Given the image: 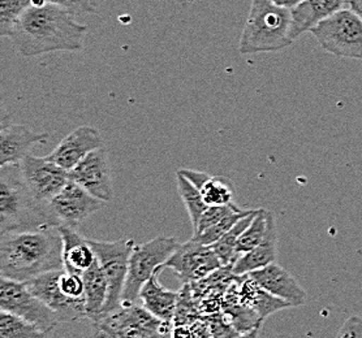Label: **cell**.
I'll use <instances>...</instances> for the list:
<instances>
[{
    "label": "cell",
    "mask_w": 362,
    "mask_h": 338,
    "mask_svg": "<svg viewBox=\"0 0 362 338\" xmlns=\"http://www.w3.org/2000/svg\"><path fill=\"white\" fill-rule=\"evenodd\" d=\"M86 30L88 28L76 20L74 12L45 0H34L9 38L23 56L33 58L58 51L83 50Z\"/></svg>",
    "instance_id": "1"
},
{
    "label": "cell",
    "mask_w": 362,
    "mask_h": 338,
    "mask_svg": "<svg viewBox=\"0 0 362 338\" xmlns=\"http://www.w3.org/2000/svg\"><path fill=\"white\" fill-rule=\"evenodd\" d=\"M59 270H64L63 239L59 227L1 234V277L26 282L43 273Z\"/></svg>",
    "instance_id": "2"
},
{
    "label": "cell",
    "mask_w": 362,
    "mask_h": 338,
    "mask_svg": "<svg viewBox=\"0 0 362 338\" xmlns=\"http://www.w3.org/2000/svg\"><path fill=\"white\" fill-rule=\"evenodd\" d=\"M58 227L49 206L37 202L26 189L20 167L6 165L0 172V231H32Z\"/></svg>",
    "instance_id": "3"
},
{
    "label": "cell",
    "mask_w": 362,
    "mask_h": 338,
    "mask_svg": "<svg viewBox=\"0 0 362 338\" xmlns=\"http://www.w3.org/2000/svg\"><path fill=\"white\" fill-rule=\"evenodd\" d=\"M291 29V9L280 7L272 0H253L240 38V54L284 50L293 43Z\"/></svg>",
    "instance_id": "4"
},
{
    "label": "cell",
    "mask_w": 362,
    "mask_h": 338,
    "mask_svg": "<svg viewBox=\"0 0 362 338\" xmlns=\"http://www.w3.org/2000/svg\"><path fill=\"white\" fill-rule=\"evenodd\" d=\"M93 338H173V322H163L142 306L123 302L91 320Z\"/></svg>",
    "instance_id": "5"
},
{
    "label": "cell",
    "mask_w": 362,
    "mask_h": 338,
    "mask_svg": "<svg viewBox=\"0 0 362 338\" xmlns=\"http://www.w3.org/2000/svg\"><path fill=\"white\" fill-rule=\"evenodd\" d=\"M179 242L175 237L160 236L145 243L136 245L129 258L128 276L124 286L122 303H136L140 298L142 286L156 273L165 268L167 260L179 248Z\"/></svg>",
    "instance_id": "6"
},
{
    "label": "cell",
    "mask_w": 362,
    "mask_h": 338,
    "mask_svg": "<svg viewBox=\"0 0 362 338\" xmlns=\"http://www.w3.org/2000/svg\"><path fill=\"white\" fill-rule=\"evenodd\" d=\"M323 50L339 58L362 60V20L344 8L310 30Z\"/></svg>",
    "instance_id": "7"
},
{
    "label": "cell",
    "mask_w": 362,
    "mask_h": 338,
    "mask_svg": "<svg viewBox=\"0 0 362 338\" xmlns=\"http://www.w3.org/2000/svg\"><path fill=\"white\" fill-rule=\"evenodd\" d=\"M89 241L108 282L107 302L100 313L103 315L122 305L124 286L128 276L129 258L136 243L132 239L117 241H97L89 239Z\"/></svg>",
    "instance_id": "8"
},
{
    "label": "cell",
    "mask_w": 362,
    "mask_h": 338,
    "mask_svg": "<svg viewBox=\"0 0 362 338\" xmlns=\"http://www.w3.org/2000/svg\"><path fill=\"white\" fill-rule=\"evenodd\" d=\"M0 310L32 322L46 333H51L62 322L58 313L35 297L25 282L4 277L0 279Z\"/></svg>",
    "instance_id": "9"
},
{
    "label": "cell",
    "mask_w": 362,
    "mask_h": 338,
    "mask_svg": "<svg viewBox=\"0 0 362 338\" xmlns=\"http://www.w3.org/2000/svg\"><path fill=\"white\" fill-rule=\"evenodd\" d=\"M26 189L37 202L49 206V200L66 188L69 172L47 157H33L29 154L18 164Z\"/></svg>",
    "instance_id": "10"
},
{
    "label": "cell",
    "mask_w": 362,
    "mask_h": 338,
    "mask_svg": "<svg viewBox=\"0 0 362 338\" xmlns=\"http://www.w3.org/2000/svg\"><path fill=\"white\" fill-rule=\"evenodd\" d=\"M103 203L76 182L69 181L58 195L49 200V211L58 227L64 225L77 229L88 217L98 212Z\"/></svg>",
    "instance_id": "11"
},
{
    "label": "cell",
    "mask_w": 362,
    "mask_h": 338,
    "mask_svg": "<svg viewBox=\"0 0 362 338\" xmlns=\"http://www.w3.org/2000/svg\"><path fill=\"white\" fill-rule=\"evenodd\" d=\"M165 267L173 270L184 284H192L221 270L223 264L211 246H206L190 239L179 245L177 250L167 260Z\"/></svg>",
    "instance_id": "12"
},
{
    "label": "cell",
    "mask_w": 362,
    "mask_h": 338,
    "mask_svg": "<svg viewBox=\"0 0 362 338\" xmlns=\"http://www.w3.org/2000/svg\"><path fill=\"white\" fill-rule=\"evenodd\" d=\"M59 271L43 273L38 277L26 281L25 285L33 293L34 296L40 298L45 305L49 307L54 313H58L62 322H77L81 319H88V310H86V299L83 301H74L66 297L62 291L59 279Z\"/></svg>",
    "instance_id": "13"
},
{
    "label": "cell",
    "mask_w": 362,
    "mask_h": 338,
    "mask_svg": "<svg viewBox=\"0 0 362 338\" xmlns=\"http://www.w3.org/2000/svg\"><path fill=\"white\" fill-rule=\"evenodd\" d=\"M69 180L105 203L114 198L111 168L105 147L93 151L69 171Z\"/></svg>",
    "instance_id": "14"
},
{
    "label": "cell",
    "mask_w": 362,
    "mask_h": 338,
    "mask_svg": "<svg viewBox=\"0 0 362 338\" xmlns=\"http://www.w3.org/2000/svg\"><path fill=\"white\" fill-rule=\"evenodd\" d=\"M102 147L105 142L100 133L90 125H83L69 133L46 157L69 172L90 152Z\"/></svg>",
    "instance_id": "15"
},
{
    "label": "cell",
    "mask_w": 362,
    "mask_h": 338,
    "mask_svg": "<svg viewBox=\"0 0 362 338\" xmlns=\"http://www.w3.org/2000/svg\"><path fill=\"white\" fill-rule=\"evenodd\" d=\"M250 277L275 297L281 298L292 307L305 305L306 291L291 273L276 263L249 273Z\"/></svg>",
    "instance_id": "16"
},
{
    "label": "cell",
    "mask_w": 362,
    "mask_h": 338,
    "mask_svg": "<svg viewBox=\"0 0 362 338\" xmlns=\"http://www.w3.org/2000/svg\"><path fill=\"white\" fill-rule=\"evenodd\" d=\"M47 133L32 132L24 125L11 124L0 132V167L18 165L37 143L47 142Z\"/></svg>",
    "instance_id": "17"
},
{
    "label": "cell",
    "mask_w": 362,
    "mask_h": 338,
    "mask_svg": "<svg viewBox=\"0 0 362 338\" xmlns=\"http://www.w3.org/2000/svg\"><path fill=\"white\" fill-rule=\"evenodd\" d=\"M349 0H304L301 4L291 9L292 29L291 35L295 41L301 34L310 32L321 21L335 15L348 6Z\"/></svg>",
    "instance_id": "18"
},
{
    "label": "cell",
    "mask_w": 362,
    "mask_h": 338,
    "mask_svg": "<svg viewBox=\"0 0 362 338\" xmlns=\"http://www.w3.org/2000/svg\"><path fill=\"white\" fill-rule=\"evenodd\" d=\"M276 254H278V233H276L274 215L269 211L267 228H266L264 239L249 253L240 256L238 262L232 267V272L236 276H245L249 273L255 272L257 270H261L270 264L275 263Z\"/></svg>",
    "instance_id": "19"
},
{
    "label": "cell",
    "mask_w": 362,
    "mask_h": 338,
    "mask_svg": "<svg viewBox=\"0 0 362 338\" xmlns=\"http://www.w3.org/2000/svg\"><path fill=\"white\" fill-rule=\"evenodd\" d=\"M63 239V262L66 272L83 274L97 262L95 251L89 239H85L78 229L60 225Z\"/></svg>",
    "instance_id": "20"
},
{
    "label": "cell",
    "mask_w": 362,
    "mask_h": 338,
    "mask_svg": "<svg viewBox=\"0 0 362 338\" xmlns=\"http://www.w3.org/2000/svg\"><path fill=\"white\" fill-rule=\"evenodd\" d=\"M159 272L156 273L150 280L142 286L140 291V299L142 306L148 310V313L157 316L158 319L163 322H173L175 313L177 308L179 293L168 290L160 285L159 282Z\"/></svg>",
    "instance_id": "21"
},
{
    "label": "cell",
    "mask_w": 362,
    "mask_h": 338,
    "mask_svg": "<svg viewBox=\"0 0 362 338\" xmlns=\"http://www.w3.org/2000/svg\"><path fill=\"white\" fill-rule=\"evenodd\" d=\"M239 298L243 305L252 308L264 320L276 311L292 307L288 302L272 296V293L259 286L250 274L239 276Z\"/></svg>",
    "instance_id": "22"
},
{
    "label": "cell",
    "mask_w": 362,
    "mask_h": 338,
    "mask_svg": "<svg viewBox=\"0 0 362 338\" xmlns=\"http://www.w3.org/2000/svg\"><path fill=\"white\" fill-rule=\"evenodd\" d=\"M179 172L197 186L207 206H227L232 203L233 189L226 177L210 176L193 169H180Z\"/></svg>",
    "instance_id": "23"
},
{
    "label": "cell",
    "mask_w": 362,
    "mask_h": 338,
    "mask_svg": "<svg viewBox=\"0 0 362 338\" xmlns=\"http://www.w3.org/2000/svg\"><path fill=\"white\" fill-rule=\"evenodd\" d=\"M81 276H83V286H85L88 319L94 320L102 313L107 302V279L99 264L98 259Z\"/></svg>",
    "instance_id": "24"
},
{
    "label": "cell",
    "mask_w": 362,
    "mask_h": 338,
    "mask_svg": "<svg viewBox=\"0 0 362 338\" xmlns=\"http://www.w3.org/2000/svg\"><path fill=\"white\" fill-rule=\"evenodd\" d=\"M257 211L258 210H255L253 214L243 217L232 229L227 231L223 237H221L215 243L211 245V248L214 250L215 254L222 262L223 267H230L232 268L233 264L238 262L239 256L236 254V250H238L240 236L247 229L249 224L253 222Z\"/></svg>",
    "instance_id": "25"
},
{
    "label": "cell",
    "mask_w": 362,
    "mask_h": 338,
    "mask_svg": "<svg viewBox=\"0 0 362 338\" xmlns=\"http://www.w3.org/2000/svg\"><path fill=\"white\" fill-rule=\"evenodd\" d=\"M176 183H177V190L180 194L181 200L184 202L185 208L189 214L190 222L193 228H197L198 223L201 216L204 215L206 210H207V205H206L204 197L201 194V191L198 189L196 185H193L192 182L177 171L176 174Z\"/></svg>",
    "instance_id": "26"
},
{
    "label": "cell",
    "mask_w": 362,
    "mask_h": 338,
    "mask_svg": "<svg viewBox=\"0 0 362 338\" xmlns=\"http://www.w3.org/2000/svg\"><path fill=\"white\" fill-rule=\"evenodd\" d=\"M0 338H51L46 333L35 327L32 322H26L13 313H0Z\"/></svg>",
    "instance_id": "27"
},
{
    "label": "cell",
    "mask_w": 362,
    "mask_h": 338,
    "mask_svg": "<svg viewBox=\"0 0 362 338\" xmlns=\"http://www.w3.org/2000/svg\"><path fill=\"white\" fill-rule=\"evenodd\" d=\"M34 4V0H0V35L11 37L20 18Z\"/></svg>",
    "instance_id": "28"
},
{
    "label": "cell",
    "mask_w": 362,
    "mask_h": 338,
    "mask_svg": "<svg viewBox=\"0 0 362 338\" xmlns=\"http://www.w3.org/2000/svg\"><path fill=\"white\" fill-rule=\"evenodd\" d=\"M267 216H269L267 210L258 208L253 222L249 224L247 229L240 236L238 250H236V254L239 258L249 253L264 239L266 228H267Z\"/></svg>",
    "instance_id": "29"
},
{
    "label": "cell",
    "mask_w": 362,
    "mask_h": 338,
    "mask_svg": "<svg viewBox=\"0 0 362 338\" xmlns=\"http://www.w3.org/2000/svg\"><path fill=\"white\" fill-rule=\"evenodd\" d=\"M255 211V210H241L240 208L239 211L232 212L228 216H226L219 223L215 224L214 227L201 231V233H196L192 239H194L198 243H202V245H206V246H211L218 239L223 237L227 231L232 229L236 224L239 223L243 217H245L247 215L253 214Z\"/></svg>",
    "instance_id": "30"
},
{
    "label": "cell",
    "mask_w": 362,
    "mask_h": 338,
    "mask_svg": "<svg viewBox=\"0 0 362 338\" xmlns=\"http://www.w3.org/2000/svg\"><path fill=\"white\" fill-rule=\"evenodd\" d=\"M206 322L211 330L213 338H235L239 336V330L233 327L228 316L224 313H215L205 316Z\"/></svg>",
    "instance_id": "31"
},
{
    "label": "cell",
    "mask_w": 362,
    "mask_h": 338,
    "mask_svg": "<svg viewBox=\"0 0 362 338\" xmlns=\"http://www.w3.org/2000/svg\"><path fill=\"white\" fill-rule=\"evenodd\" d=\"M239 207L233 203L227 205V206H213L207 207L204 215L201 216L199 219V223H198L197 228L194 229V234L196 233H201V231H206L211 227H214L215 224L219 223L222 219H224L226 216L232 214V212H236L239 211Z\"/></svg>",
    "instance_id": "32"
},
{
    "label": "cell",
    "mask_w": 362,
    "mask_h": 338,
    "mask_svg": "<svg viewBox=\"0 0 362 338\" xmlns=\"http://www.w3.org/2000/svg\"><path fill=\"white\" fill-rule=\"evenodd\" d=\"M49 4L68 9L77 13H94L95 12V0H45Z\"/></svg>",
    "instance_id": "33"
},
{
    "label": "cell",
    "mask_w": 362,
    "mask_h": 338,
    "mask_svg": "<svg viewBox=\"0 0 362 338\" xmlns=\"http://www.w3.org/2000/svg\"><path fill=\"white\" fill-rule=\"evenodd\" d=\"M335 338H362V318L357 315L348 318Z\"/></svg>",
    "instance_id": "34"
},
{
    "label": "cell",
    "mask_w": 362,
    "mask_h": 338,
    "mask_svg": "<svg viewBox=\"0 0 362 338\" xmlns=\"http://www.w3.org/2000/svg\"><path fill=\"white\" fill-rule=\"evenodd\" d=\"M272 3L278 4L280 7L284 8L293 9L297 7L298 4H301L304 0H272Z\"/></svg>",
    "instance_id": "35"
},
{
    "label": "cell",
    "mask_w": 362,
    "mask_h": 338,
    "mask_svg": "<svg viewBox=\"0 0 362 338\" xmlns=\"http://www.w3.org/2000/svg\"><path fill=\"white\" fill-rule=\"evenodd\" d=\"M346 7L362 20V0H349Z\"/></svg>",
    "instance_id": "36"
},
{
    "label": "cell",
    "mask_w": 362,
    "mask_h": 338,
    "mask_svg": "<svg viewBox=\"0 0 362 338\" xmlns=\"http://www.w3.org/2000/svg\"><path fill=\"white\" fill-rule=\"evenodd\" d=\"M261 328H262V327H258V328L249 330V332H245V333H240L239 336L235 338H259V332H261Z\"/></svg>",
    "instance_id": "37"
},
{
    "label": "cell",
    "mask_w": 362,
    "mask_h": 338,
    "mask_svg": "<svg viewBox=\"0 0 362 338\" xmlns=\"http://www.w3.org/2000/svg\"><path fill=\"white\" fill-rule=\"evenodd\" d=\"M9 125H11V116L7 114L6 108L3 107L1 109V129L7 128Z\"/></svg>",
    "instance_id": "38"
}]
</instances>
